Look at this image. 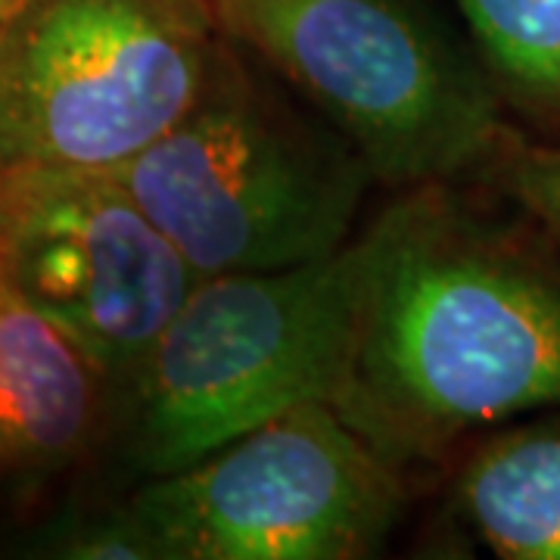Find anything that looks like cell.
<instances>
[{
  "instance_id": "cell-1",
  "label": "cell",
  "mask_w": 560,
  "mask_h": 560,
  "mask_svg": "<svg viewBox=\"0 0 560 560\" xmlns=\"http://www.w3.org/2000/svg\"><path fill=\"white\" fill-rule=\"evenodd\" d=\"M334 408L408 480L560 408V246L489 184L399 190Z\"/></svg>"
},
{
  "instance_id": "cell-2",
  "label": "cell",
  "mask_w": 560,
  "mask_h": 560,
  "mask_svg": "<svg viewBox=\"0 0 560 560\" xmlns=\"http://www.w3.org/2000/svg\"><path fill=\"white\" fill-rule=\"evenodd\" d=\"M383 212L334 256L200 278L116 396L109 448L138 482L308 399H334L381 259Z\"/></svg>"
},
{
  "instance_id": "cell-3",
  "label": "cell",
  "mask_w": 560,
  "mask_h": 560,
  "mask_svg": "<svg viewBox=\"0 0 560 560\" xmlns=\"http://www.w3.org/2000/svg\"><path fill=\"white\" fill-rule=\"evenodd\" d=\"M113 175L197 278L334 256L377 187L352 143L231 38L200 101Z\"/></svg>"
},
{
  "instance_id": "cell-4",
  "label": "cell",
  "mask_w": 560,
  "mask_h": 560,
  "mask_svg": "<svg viewBox=\"0 0 560 560\" xmlns=\"http://www.w3.org/2000/svg\"><path fill=\"white\" fill-rule=\"evenodd\" d=\"M215 13L393 194L474 184L521 131L452 0H215Z\"/></svg>"
},
{
  "instance_id": "cell-5",
  "label": "cell",
  "mask_w": 560,
  "mask_h": 560,
  "mask_svg": "<svg viewBox=\"0 0 560 560\" xmlns=\"http://www.w3.org/2000/svg\"><path fill=\"white\" fill-rule=\"evenodd\" d=\"M215 0H25L0 38L7 165L116 172L200 101Z\"/></svg>"
},
{
  "instance_id": "cell-6",
  "label": "cell",
  "mask_w": 560,
  "mask_h": 560,
  "mask_svg": "<svg viewBox=\"0 0 560 560\" xmlns=\"http://www.w3.org/2000/svg\"><path fill=\"white\" fill-rule=\"evenodd\" d=\"M415 495L334 401L308 399L125 501L156 560H368Z\"/></svg>"
},
{
  "instance_id": "cell-7",
  "label": "cell",
  "mask_w": 560,
  "mask_h": 560,
  "mask_svg": "<svg viewBox=\"0 0 560 560\" xmlns=\"http://www.w3.org/2000/svg\"><path fill=\"white\" fill-rule=\"evenodd\" d=\"M0 275L101 361L116 389L200 280L113 172L60 165L3 168Z\"/></svg>"
},
{
  "instance_id": "cell-8",
  "label": "cell",
  "mask_w": 560,
  "mask_h": 560,
  "mask_svg": "<svg viewBox=\"0 0 560 560\" xmlns=\"http://www.w3.org/2000/svg\"><path fill=\"white\" fill-rule=\"evenodd\" d=\"M116 381L0 275V495L35 499L113 442Z\"/></svg>"
},
{
  "instance_id": "cell-9",
  "label": "cell",
  "mask_w": 560,
  "mask_h": 560,
  "mask_svg": "<svg viewBox=\"0 0 560 560\" xmlns=\"http://www.w3.org/2000/svg\"><path fill=\"white\" fill-rule=\"evenodd\" d=\"M436 482L440 545L499 560H560V408L477 433Z\"/></svg>"
},
{
  "instance_id": "cell-10",
  "label": "cell",
  "mask_w": 560,
  "mask_h": 560,
  "mask_svg": "<svg viewBox=\"0 0 560 560\" xmlns=\"http://www.w3.org/2000/svg\"><path fill=\"white\" fill-rule=\"evenodd\" d=\"M504 113L560 140V0H452Z\"/></svg>"
},
{
  "instance_id": "cell-11",
  "label": "cell",
  "mask_w": 560,
  "mask_h": 560,
  "mask_svg": "<svg viewBox=\"0 0 560 560\" xmlns=\"http://www.w3.org/2000/svg\"><path fill=\"white\" fill-rule=\"evenodd\" d=\"M35 558L57 560H156L147 533L125 495L97 508H69L28 545Z\"/></svg>"
},
{
  "instance_id": "cell-12",
  "label": "cell",
  "mask_w": 560,
  "mask_h": 560,
  "mask_svg": "<svg viewBox=\"0 0 560 560\" xmlns=\"http://www.w3.org/2000/svg\"><path fill=\"white\" fill-rule=\"evenodd\" d=\"M480 184L517 202L560 246V140H536L517 131Z\"/></svg>"
},
{
  "instance_id": "cell-13",
  "label": "cell",
  "mask_w": 560,
  "mask_h": 560,
  "mask_svg": "<svg viewBox=\"0 0 560 560\" xmlns=\"http://www.w3.org/2000/svg\"><path fill=\"white\" fill-rule=\"evenodd\" d=\"M22 3H25V0H0V38H3V32L10 28V22L16 20Z\"/></svg>"
},
{
  "instance_id": "cell-14",
  "label": "cell",
  "mask_w": 560,
  "mask_h": 560,
  "mask_svg": "<svg viewBox=\"0 0 560 560\" xmlns=\"http://www.w3.org/2000/svg\"><path fill=\"white\" fill-rule=\"evenodd\" d=\"M3 168H7V162H3V156H0V178H3Z\"/></svg>"
}]
</instances>
